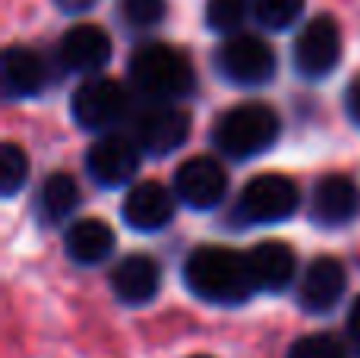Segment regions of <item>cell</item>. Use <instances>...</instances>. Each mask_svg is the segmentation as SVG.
<instances>
[{
    "instance_id": "1",
    "label": "cell",
    "mask_w": 360,
    "mask_h": 358,
    "mask_svg": "<svg viewBox=\"0 0 360 358\" xmlns=\"http://www.w3.org/2000/svg\"><path fill=\"white\" fill-rule=\"evenodd\" d=\"M184 283L196 298L209 304H243L253 295V279H250L247 254L231 251L221 245H205L186 257Z\"/></svg>"
},
{
    "instance_id": "2",
    "label": "cell",
    "mask_w": 360,
    "mask_h": 358,
    "mask_svg": "<svg viewBox=\"0 0 360 358\" xmlns=\"http://www.w3.org/2000/svg\"><path fill=\"white\" fill-rule=\"evenodd\" d=\"M130 80L149 101L177 105L196 89V70L190 57L174 44L149 42L139 44L130 57Z\"/></svg>"
},
{
    "instance_id": "3",
    "label": "cell",
    "mask_w": 360,
    "mask_h": 358,
    "mask_svg": "<svg viewBox=\"0 0 360 358\" xmlns=\"http://www.w3.org/2000/svg\"><path fill=\"white\" fill-rule=\"evenodd\" d=\"M278 133L281 121L275 108L262 105V101H243L215 121L212 146L234 162H247V159H256L266 149H272Z\"/></svg>"
},
{
    "instance_id": "4",
    "label": "cell",
    "mask_w": 360,
    "mask_h": 358,
    "mask_svg": "<svg viewBox=\"0 0 360 358\" xmlns=\"http://www.w3.org/2000/svg\"><path fill=\"white\" fill-rule=\"evenodd\" d=\"M300 209V190L291 178L266 171L256 175L247 187L240 190L237 200V216L247 226H272V222L291 219Z\"/></svg>"
},
{
    "instance_id": "5",
    "label": "cell",
    "mask_w": 360,
    "mask_h": 358,
    "mask_svg": "<svg viewBox=\"0 0 360 358\" xmlns=\"http://www.w3.org/2000/svg\"><path fill=\"white\" fill-rule=\"evenodd\" d=\"M70 111L82 130L105 133L130 114V95L111 76H89L70 99Z\"/></svg>"
},
{
    "instance_id": "6",
    "label": "cell",
    "mask_w": 360,
    "mask_h": 358,
    "mask_svg": "<svg viewBox=\"0 0 360 358\" xmlns=\"http://www.w3.org/2000/svg\"><path fill=\"white\" fill-rule=\"evenodd\" d=\"M190 137V114L180 105L149 101L133 114V140L149 156H171Z\"/></svg>"
},
{
    "instance_id": "7",
    "label": "cell",
    "mask_w": 360,
    "mask_h": 358,
    "mask_svg": "<svg viewBox=\"0 0 360 358\" xmlns=\"http://www.w3.org/2000/svg\"><path fill=\"white\" fill-rule=\"evenodd\" d=\"M218 73L234 86H266L275 76V51L256 35H231L215 54Z\"/></svg>"
},
{
    "instance_id": "8",
    "label": "cell",
    "mask_w": 360,
    "mask_h": 358,
    "mask_svg": "<svg viewBox=\"0 0 360 358\" xmlns=\"http://www.w3.org/2000/svg\"><path fill=\"white\" fill-rule=\"evenodd\" d=\"M342 61V29L332 16H313L294 42V70L304 80H323Z\"/></svg>"
},
{
    "instance_id": "9",
    "label": "cell",
    "mask_w": 360,
    "mask_h": 358,
    "mask_svg": "<svg viewBox=\"0 0 360 358\" xmlns=\"http://www.w3.org/2000/svg\"><path fill=\"white\" fill-rule=\"evenodd\" d=\"M171 190H174L177 203L196 209V213L215 209L228 194V171L212 156H193L177 165Z\"/></svg>"
},
{
    "instance_id": "10",
    "label": "cell",
    "mask_w": 360,
    "mask_h": 358,
    "mask_svg": "<svg viewBox=\"0 0 360 358\" xmlns=\"http://www.w3.org/2000/svg\"><path fill=\"white\" fill-rule=\"evenodd\" d=\"M139 146L133 137L120 133H105L98 143L89 146L86 152V171L101 187H124L139 171Z\"/></svg>"
},
{
    "instance_id": "11",
    "label": "cell",
    "mask_w": 360,
    "mask_h": 358,
    "mask_svg": "<svg viewBox=\"0 0 360 358\" xmlns=\"http://www.w3.org/2000/svg\"><path fill=\"white\" fill-rule=\"evenodd\" d=\"M360 216V187L348 175H326L310 194V219L323 228H342Z\"/></svg>"
},
{
    "instance_id": "12",
    "label": "cell",
    "mask_w": 360,
    "mask_h": 358,
    "mask_svg": "<svg viewBox=\"0 0 360 358\" xmlns=\"http://www.w3.org/2000/svg\"><path fill=\"white\" fill-rule=\"evenodd\" d=\"M177 197L158 181H139L127 190L120 216L133 232H162L174 219Z\"/></svg>"
},
{
    "instance_id": "13",
    "label": "cell",
    "mask_w": 360,
    "mask_h": 358,
    "mask_svg": "<svg viewBox=\"0 0 360 358\" xmlns=\"http://www.w3.org/2000/svg\"><path fill=\"white\" fill-rule=\"evenodd\" d=\"M348 289V273L335 257H316L307 264L297 289V302L307 314H329Z\"/></svg>"
},
{
    "instance_id": "14",
    "label": "cell",
    "mask_w": 360,
    "mask_h": 358,
    "mask_svg": "<svg viewBox=\"0 0 360 358\" xmlns=\"http://www.w3.org/2000/svg\"><path fill=\"white\" fill-rule=\"evenodd\" d=\"M57 54L70 73H98L111 61V35L95 23H79L63 32Z\"/></svg>"
},
{
    "instance_id": "15",
    "label": "cell",
    "mask_w": 360,
    "mask_h": 358,
    "mask_svg": "<svg viewBox=\"0 0 360 358\" xmlns=\"http://www.w3.org/2000/svg\"><path fill=\"white\" fill-rule=\"evenodd\" d=\"M162 289V266L149 254H127L111 273V292L130 308L149 304Z\"/></svg>"
},
{
    "instance_id": "16",
    "label": "cell",
    "mask_w": 360,
    "mask_h": 358,
    "mask_svg": "<svg viewBox=\"0 0 360 358\" xmlns=\"http://www.w3.org/2000/svg\"><path fill=\"white\" fill-rule=\"evenodd\" d=\"M247 266L256 292H281L297 273V257L285 241H259L253 251H247Z\"/></svg>"
},
{
    "instance_id": "17",
    "label": "cell",
    "mask_w": 360,
    "mask_h": 358,
    "mask_svg": "<svg viewBox=\"0 0 360 358\" xmlns=\"http://www.w3.org/2000/svg\"><path fill=\"white\" fill-rule=\"evenodd\" d=\"M0 73H4L6 99H35L48 86V63H44V57L32 48H22V44H13V48L4 51Z\"/></svg>"
},
{
    "instance_id": "18",
    "label": "cell",
    "mask_w": 360,
    "mask_h": 358,
    "mask_svg": "<svg viewBox=\"0 0 360 358\" xmlns=\"http://www.w3.org/2000/svg\"><path fill=\"white\" fill-rule=\"evenodd\" d=\"M114 228L101 219H76L63 235V247L67 257L79 266H95L114 254Z\"/></svg>"
},
{
    "instance_id": "19",
    "label": "cell",
    "mask_w": 360,
    "mask_h": 358,
    "mask_svg": "<svg viewBox=\"0 0 360 358\" xmlns=\"http://www.w3.org/2000/svg\"><path fill=\"white\" fill-rule=\"evenodd\" d=\"M76 206H79V184L67 171L44 178L41 190H38V213L44 222H63L76 213Z\"/></svg>"
},
{
    "instance_id": "20",
    "label": "cell",
    "mask_w": 360,
    "mask_h": 358,
    "mask_svg": "<svg viewBox=\"0 0 360 358\" xmlns=\"http://www.w3.org/2000/svg\"><path fill=\"white\" fill-rule=\"evenodd\" d=\"M307 0H253V16L262 29L285 32L304 16Z\"/></svg>"
},
{
    "instance_id": "21",
    "label": "cell",
    "mask_w": 360,
    "mask_h": 358,
    "mask_svg": "<svg viewBox=\"0 0 360 358\" xmlns=\"http://www.w3.org/2000/svg\"><path fill=\"white\" fill-rule=\"evenodd\" d=\"M250 10H253V0H205V25L212 32L231 35L243 25Z\"/></svg>"
},
{
    "instance_id": "22",
    "label": "cell",
    "mask_w": 360,
    "mask_h": 358,
    "mask_svg": "<svg viewBox=\"0 0 360 358\" xmlns=\"http://www.w3.org/2000/svg\"><path fill=\"white\" fill-rule=\"evenodd\" d=\"M29 181V159L16 143L0 146V194L16 197Z\"/></svg>"
},
{
    "instance_id": "23",
    "label": "cell",
    "mask_w": 360,
    "mask_h": 358,
    "mask_svg": "<svg viewBox=\"0 0 360 358\" xmlns=\"http://www.w3.org/2000/svg\"><path fill=\"white\" fill-rule=\"evenodd\" d=\"M168 13V0H117V16L130 29H155Z\"/></svg>"
},
{
    "instance_id": "24",
    "label": "cell",
    "mask_w": 360,
    "mask_h": 358,
    "mask_svg": "<svg viewBox=\"0 0 360 358\" xmlns=\"http://www.w3.org/2000/svg\"><path fill=\"white\" fill-rule=\"evenodd\" d=\"M288 358H348L345 346L329 333H313L288 349Z\"/></svg>"
},
{
    "instance_id": "25",
    "label": "cell",
    "mask_w": 360,
    "mask_h": 358,
    "mask_svg": "<svg viewBox=\"0 0 360 358\" xmlns=\"http://www.w3.org/2000/svg\"><path fill=\"white\" fill-rule=\"evenodd\" d=\"M345 108H348V118L360 127V76L348 86V92H345Z\"/></svg>"
},
{
    "instance_id": "26",
    "label": "cell",
    "mask_w": 360,
    "mask_h": 358,
    "mask_svg": "<svg viewBox=\"0 0 360 358\" xmlns=\"http://www.w3.org/2000/svg\"><path fill=\"white\" fill-rule=\"evenodd\" d=\"M54 4H57V10H63V13H70V16H76V13L92 10L98 0H54Z\"/></svg>"
},
{
    "instance_id": "27",
    "label": "cell",
    "mask_w": 360,
    "mask_h": 358,
    "mask_svg": "<svg viewBox=\"0 0 360 358\" xmlns=\"http://www.w3.org/2000/svg\"><path fill=\"white\" fill-rule=\"evenodd\" d=\"M348 333L360 342V295L354 298V304H351V311H348Z\"/></svg>"
},
{
    "instance_id": "28",
    "label": "cell",
    "mask_w": 360,
    "mask_h": 358,
    "mask_svg": "<svg viewBox=\"0 0 360 358\" xmlns=\"http://www.w3.org/2000/svg\"><path fill=\"white\" fill-rule=\"evenodd\" d=\"M190 358H212V355H190Z\"/></svg>"
}]
</instances>
